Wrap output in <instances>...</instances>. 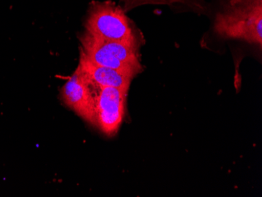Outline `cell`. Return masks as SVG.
<instances>
[{"label": "cell", "mask_w": 262, "mask_h": 197, "mask_svg": "<svg viewBox=\"0 0 262 197\" xmlns=\"http://www.w3.org/2000/svg\"><path fill=\"white\" fill-rule=\"evenodd\" d=\"M61 99L90 124L95 126L94 100L89 81L76 69L61 88Z\"/></svg>", "instance_id": "cell-4"}, {"label": "cell", "mask_w": 262, "mask_h": 197, "mask_svg": "<svg viewBox=\"0 0 262 197\" xmlns=\"http://www.w3.org/2000/svg\"><path fill=\"white\" fill-rule=\"evenodd\" d=\"M89 83L94 100V126L105 136H115L124 119L128 91Z\"/></svg>", "instance_id": "cell-3"}, {"label": "cell", "mask_w": 262, "mask_h": 197, "mask_svg": "<svg viewBox=\"0 0 262 197\" xmlns=\"http://www.w3.org/2000/svg\"><path fill=\"white\" fill-rule=\"evenodd\" d=\"M79 39L80 51L94 64L126 72L135 76L143 70L139 47L104 40L92 36L86 31L81 34Z\"/></svg>", "instance_id": "cell-2"}, {"label": "cell", "mask_w": 262, "mask_h": 197, "mask_svg": "<svg viewBox=\"0 0 262 197\" xmlns=\"http://www.w3.org/2000/svg\"><path fill=\"white\" fill-rule=\"evenodd\" d=\"M77 69L93 84L127 91L135 77V75L126 72L94 64L88 59L82 51H80Z\"/></svg>", "instance_id": "cell-5"}, {"label": "cell", "mask_w": 262, "mask_h": 197, "mask_svg": "<svg viewBox=\"0 0 262 197\" xmlns=\"http://www.w3.org/2000/svg\"><path fill=\"white\" fill-rule=\"evenodd\" d=\"M86 32L104 40L140 47L133 23L120 6L111 1L93 2L85 21Z\"/></svg>", "instance_id": "cell-1"}]
</instances>
